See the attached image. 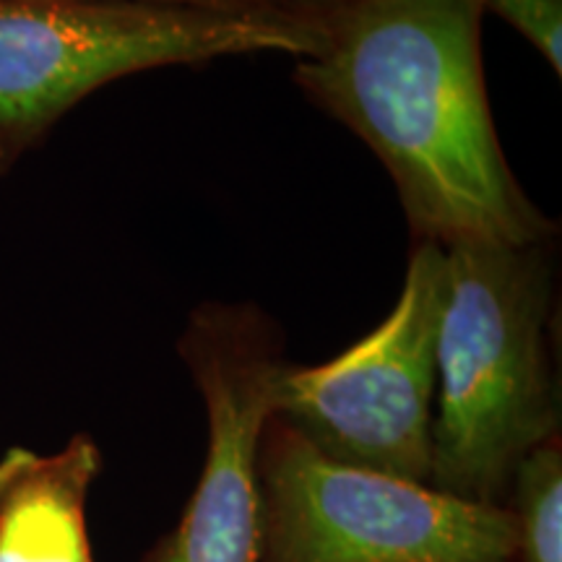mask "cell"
<instances>
[{
	"label": "cell",
	"instance_id": "6da1fadb",
	"mask_svg": "<svg viewBox=\"0 0 562 562\" xmlns=\"http://www.w3.org/2000/svg\"><path fill=\"white\" fill-rule=\"evenodd\" d=\"M482 0H326L294 81L389 170L414 243L531 245L558 224L518 186L484 83Z\"/></svg>",
	"mask_w": 562,
	"mask_h": 562
},
{
	"label": "cell",
	"instance_id": "7a4b0ae2",
	"mask_svg": "<svg viewBox=\"0 0 562 562\" xmlns=\"http://www.w3.org/2000/svg\"><path fill=\"white\" fill-rule=\"evenodd\" d=\"M446 261L430 484L505 505L518 461L560 435L554 240L459 245Z\"/></svg>",
	"mask_w": 562,
	"mask_h": 562
},
{
	"label": "cell",
	"instance_id": "3957f363",
	"mask_svg": "<svg viewBox=\"0 0 562 562\" xmlns=\"http://www.w3.org/2000/svg\"><path fill=\"white\" fill-rule=\"evenodd\" d=\"M315 26L128 0H0V175L91 91L140 70L235 55L311 58Z\"/></svg>",
	"mask_w": 562,
	"mask_h": 562
},
{
	"label": "cell",
	"instance_id": "277c9868",
	"mask_svg": "<svg viewBox=\"0 0 562 562\" xmlns=\"http://www.w3.org/2000/svg\"><path fill=\"white\" fill-rule=\"evenodd\" d=\"M258 562H518L508 505L328 459L271 414L258 451Z\"/></svg>",
	"mask_w": 562,
	"mask_h": 562
},
{
	"label": "cell",
	"instance_id": "5b68a950",
	"mask_svg": "<svg viewBox=\"0 0 562 562\" xmlns=\"http://www.w3.org/2000/svg\"><path fill=\"white\" fill-rule=\"evenodd\" d=\"M446 248L414 243L396 305L334 360L286 364L277 414L328 459L430 484Z\"/></svg>",
	"mask_w": 562,
	"mask_h": 562
},
{
	"label": "cell",
	"instance_id": "8992f818",
	"mask_svg": "<svg viewBox=\"0 0 562 562\" xmlns=\"http://www.w3.org/2000/svg\"><path fill=\"white\" fill-rule=\"evenodd\" d=\"M178 355L206 409V459L178 526L144 562H258V451L290 364L281 326L250 302H203Z\"/></svg>",
	"mask_w": 562,
	"mask_h": 562
},
{
	"label": "cell",
	"instance_id": "52a82bcc",
	"mask_svg": "<svg viewBox=\"0 0 562 562\" xmlns=\"http://www.w3.org/2000/svg\"><path fill=\"white\" fill-rule=\"evenodd\" d=\"M102 451L87 432L60 451L0 456V562H97L87 529Z\"/></svg>",
	"mask_w": 562,
	"mask_h": 562
},
{
	"label": "cell",
	"instance_id": "ba28073f",
	"mask_svg": "<svg viewBox=\"0 0 562 562\" xmlns=\"http://www.w3.org/2000/svg\"><path fill=\"white\" fill-rule=\"evenodd\" d=\"M518 529V562H562V442L531 448L513 472L508 503Z\"/></svg>",
	"mask_w": 562,
	"mask_h": 562
},
{
	"label": "cell",
	"instance_id": "9c48e42d",
	"mask_svg": "<svg viewBox=\"0 0 562 562\" xmlns=\"http://www.w3.org/2000/svg\"><path fill=\"white\" fill-rule=\"evenodd\" d=\"M484 13L508 21L562 74V0H482Z\"/></svg>",
	"mask_w": 562,
	"mask_h": 562
},
{
	"label": "cell",
	"instance_id": "30bf717a",
	"mask_svg": "<svg viewBox=\"0 0 562 562\" xmlns=\"http://www.w3.org/2000/svg\"><path fill=\"white\" fill-rule=\"evenodd\" d=\"M128 3L167 5V9H188L224 13V16L252 19H286L318 30V13L326 0H128Z\"/></svg>",
	"mask_w": 562,
	"mask_h": 562
}]
</instances>
